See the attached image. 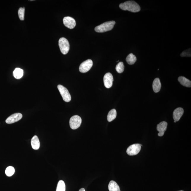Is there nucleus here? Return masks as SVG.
I'll use <instances>...</instances> for the list:
<instances>
[{
	"mask_svg": "<svg viewBox=\"0 0 191 191\" xmlns=\"http://www.w3.org/2000/svg\"><path fill=\"white\" fill-rule=\"evenodd\" d=\"M119 7L123 10H128L131 12H136L141 10L140 7L135 1H131L125 2L119 5Z\"/></svg>",
	"mask_w": 191,
	"mask_h": 191,
	"instance_id": "1",
	"label": "nucleus"
},
{
	"mask_svg": "<svg viewBox=\"0 0 191 191\" xmlns=\"http://www.w3.org/2000/svg\"><path fill=\"white\" fill-rule=\"evenodd\" d=\"M115 24V21H113L105 22L95 27V32L98 33L107 32L113 29Z\"/></svg>",
	"mask_w": 191,
	"mask_h": 191,
	"instance_id": "2",
	"label": "nucleus"
},
{
	"mask_svg": "<svg viewBox=\"0 0 191 191\" xmlns=\"http://www.w3.org/2000/svg\"><path fill=\"white\" fill-rule=\"evenodd\" d=\"M58 45L61 52L64 55L67 54L69 50L70 45L68 40L65 38H60Z\"/></svg>",
	"mask_w": 191,
	"mask_h": 191,
	"instance_id": "3",
	"label": "nucleus"
},
{
	"mask_svg": "<svg viewBox=\"0 0 191 191\" xmlns=\"http://www.w3.org/2000/svg\"><path fill=\"white\" fill-rule=\"evenodd\" d=\"M58 88L64 101L66 102H69L71 100V97L67 88L61 85H59Z\"/></svg>",
	"mask_w": 191,
	"mask_h": 191,
	"instance_id": "4",
	"label": "nucleus"
},
{
	"mask_svg": "<svg viewBox=\"0 0 191 191\" xmlns=\"http://www.w3.org/2000/svg\"><path fill=\"white\" fill-rule=\"evenodd\" d=\"M82 122V119L78 115H74L70 119V126L71 129H76L79 127Z\"/></svg>",
	"mask_w": 191,
	"mask_h": 191,
	"instance_id": "5",
	"label": "nucleus"
},
{
	"mask_svg": "<svg viewBox=\"0 0 191 191\" xmlns=\"http://www.w3.org/2000/svg\"><path fill=\"white\" fill-rule=\"evenodd\" d=\"M142 146L140 144H135L131 145L127 149L126 153L130 156L137 155L140 152L141 146Z\"/></svg>",
	"mask_w": 191,
	"mask_h": 191,
	"instance_id": "6",
	"label": "nucleus"
},
{
	"mask_svg": "<svg viewBox=\"0 0 191 191\" xmlns=\"http://www.w3.org/2000/svg\"><path fill=\"white\" fill-rule=\"evenodd\" d=\"M93 66V62L91 60L89 59L82 62L80 66L79 71L80 72L85 73L91 69Z\"/></svg>",
	"mask_w": 191,
	"mask_h": 191,
	"instance_id": "7",
	"label": "nucleus"
},
{
	"mask_svg": "<svg viewBox=\"0 0 191 191\" xmlns=\"http://www.w3.org/2000/svg\"><path fill=\"white\" fill-rule=\"evenodd\" d=\"M63 23L66 27L71 29L74 28L76 25L75 20L69 16H67L63 18Z\"/></svg>",
	"mask_w": 191,
	"mask_h": 191,
	"instance_id": "8",
	"label": "nucleus"
},
{
	"mask_svg": "<svg viewBox=\"0 0 191 191\" xmlns=\"http://www.w3.org/2000/svg\"><path fill=\"white\" fill-rule=\"evenodd\" d=\"M113 77L112 75L110 73H106L104 75V86L106 88L109 89L113 85Z\"/></svg>",
	"mask_w": 191,
	"mask_h": 191,
	"instance_id": "9",
	"label": "nucleus"
},
{
	"mask_svg": "<svg viewBox=\"0 0 191 191\" xmlns=\"http://www.w3.org/2000/svg\"><path fill=\"white\" fill-rule=\"evenodd\" d=\"M23 117V115L20 113H16L9 117L6 119L5 122L8 124H12L18 122L21 120Z\"/></svg>",
	"mask_w": 191,
	"mask_h": 191,
	"instance_id": "10",
	"label": "nucleus"
},
{
	"mask_svg": "<svg viewBox=\"0 0 191 191\" xmlns=\"http://www.w3.org/2000/svg\"><path fill=\"white\" fill-rule=\"evenodd\" d=\"M168 126V123L166 122H162L157 125V130L159 132L158 135L162 137L164 135L165 132L166 131Z\"/></svg>",
	"mask_w": 191,
	"mask_h": 191,
	"instance_id": "11",
	"label": "nucleus"
},
{
	"mask_svg": "<svg viewBox=\"0 0 191 191\" xmlns=\"http://www.w3.org/2000/svg\"><path fill=\"white\" fill-rule=\"evenodd\" d=\"M184 113V109L182 108H178L174 110V112L173 118L174 121L178 122L181 119Z\"/></svg>",
	"mask_w": 191,
	"mask_h": 191,
	"instance_id": "12",
	"label": "nucleus"
},
{
	"mask_svg": "<svg viewBox=\"0 0 191 191\" xmlns=\"http://www.w3.org/2000/svg\"><path fill=\"white\" fill-rule=\"evenodd\" d=\"M161 84L159 78H156L154 80L153 83V88L154 92L158 93L160 91Z\"/></svg>",
	"mask_w": 191,
	"mask_h": 191,
	"instance_id": "13",
	"label": "nucleus"
},
{
	"mask_svg": "<svg viewBox=\"0 0 191 191\" xmlns=\"http://www.w3.org/2000/svg\"><path fill=\"white\" fill-rule=\"evenodd\" d=\"M31 146L32 148L34 150H38L39 149L40 146V143L39 139L36 136H34L31 139Z\"/></svg>",
	"mask_w": 191,
	"mask_h": 191,
	"instance_id": "14",
	"label": "nucleus"
},
{
	"mask_svg": "<svg viewBox=\"0 0 191 191\" xmlns=\"http://www.w3.org/2000/svg\"><path fill=\"white\" fill-rule=\"evenodd\" d=\"M178 80L182 85L185 87H190L191 86V82L188 79L184 77H180L178 78Z\"/></svg>",
	"mask_w": 191,
	"mask_h": 191,
	"instance_id": "15",
	"label": "nucleus"
},
{
	"mask_svg": "<svg viewBox=\"0 0 191 191\" xmlns=\"http://www.w3.org/2000/svg\"><path fill=\"white\" fill-rule=\"evenodd\" d=\"M108 189L109 191H121L118 184L114 181L110 182L108 185Z\"/></svg>",
	"mask_w": 191,
	"mask_h": 191,
	"instance_id": "16",
	"label": "nucleus"
},
{
	"mask_svg": "<svg viewBox=\"0 0 191 191\" xmlns=\"http://www.w3.org/2000/svg\"><path fill=\"white\" fill-rule=\"evenodd\" d=\"M136 61V57L132 53L128 55L126 58L127 62L130 65H133Z\"/></svg>",
	"mask_w": 191,
	"mask_h": 191,
	"instance_id": "17",
	"label": "nucleus"
},
{
	"mask_svg": "<svg viewBox=\"0 0 191 191\" xmlns=\"http://www.w3.org/2000/svg\"><path fill=\"white\" fill-rule=\"evenodd\" d=\"M117 113L116 110L115 109H112L108 113L107 116V120L108 122H111L117 117Z\"/></svg>",
	"mask_w": 191,
	"mask_h": 191,
	"instance_id": "18",
	"label": "nucleus"
},
{
	"mask_svg": "<svg viewBox=\"0 0 191 191\" xmlns=\"http://www.w3.org/2000/svg\"><path fill=\"white\" fill-rule=\"evenodd\" d=\"M23 71L20 68H16L13 71L14 76L16 79H20L23 77Z\"/></svg>",
	"mask_w": 191,
	"mask_h": 191,
	"instance_id": "19",
	"label": "nucleus"
},
{
	"mask_svg": "<svg viewBox=\"0 0 191 191\" xmlns=\"http://www.w3.org/2000/svg\"><path fill=\"white\" fill-rule=\"evenodd\" d=\"M66 185L64 182L62 180L59 181L56 191H65Z\"/></svg>",
	"mask_w": 191,
	"mask_h": 191,
	"instance_id": "20",
	"label": "nucleus"
},
{
	"mask_svg": "<svg viewBox=\"0 0 191 191\" xmlns=\"http://www.w3.org/2000/svg\"><path fill=\"white\" fill-rule=\"evenodd\" d=\"M5 174L8 177H11L14 174L15 172V170L13 167L12 166H9L5 170Z\"/></svg>",
	"mask_w": 191,
	"mask_h": 191,
	"instance_id": "21",
	"label": "nucleus"
},
{
	"mask_svg": "<svg viewBox=\"0 0 191 191\" xmlns=\"http://www.w3.org/2000/svg\"><path fill=\"white\" fill-rule=\"evenodd\" d=\"M116 70L117 73H122L124 70V66L122 62H120L117 64L116 66Z\"/></svg>",
	"mask_w": 191,
	"mask_h": 191,
	"instance_id": "22",
	"label": "nucleus"
},
{
	"mask_svg": "<svg viewBox=\"0 0 191 191\" xmlns=\"http://www.w3.org/2000/svg\"><path fill=\"white\" fill-rule=\"evenodd\" d=\"M25 8H20L18 10V15L20 20L23 21L25 18Z\"/></svg>",
	"mask_w": 191,
	"mask_h": 191,
	"instance_id": "23",
	"label": "nucleus"
},
{
	"mask_svg": "<svg viewBox=\"0 0 191 191\" xmlns=\"http://www.w3.org/2000/svg\"><path fill=\"white\" fill-rule=\"evenodd\" d=\"M182 57H191L190 50H185L181 54Z\"/></svg>",
	"mask_w": 191,
	"mask_h": 191,
	"instance_id": "24",
	"label": "nucleus"
},
{
	"mask_svg": "<svg viewBox=\"0 0 191 191\" xmlns=\"http://www.w3.org/2000/svg\"><path fill=\"white\" fill-rule=\"evenodd\" d=\"M79 191H85V190L83 188L80 189V190Z\"/></svg>",
	"mask_w": 191,
	"mask_h": 191,
	"instance_id": "25",
	"label": "nucleus"
},
{
	"mask_svg": "<svg viewBox=\"0 0 191 191\" xmlns=\"http://www.w3.org/2000/svg\"><path fill=\"white\" fill-rule=\"evenodd\" d=\"M176 122V121H174V122H175H175Z\"/></svg>",
	"mask_w": 191,
	"mask_h": 191,
	"instance_id": "26",
	"label": "nucleus"
},
{
	"mask_svg": "<svg viewBox=\"0 0 191 191\" xmlns=\"http://www.w3.org/2000/svg\"><path fill=\"white\" fill-rule=\"evenodd\" d=\"M183 191V190H180V191Z\"/></svg>",
	"mask_w": 191,
	"mask_h": 191,
	"instance_id": "27",
	"label": "nucleus"
}]
</instances>
